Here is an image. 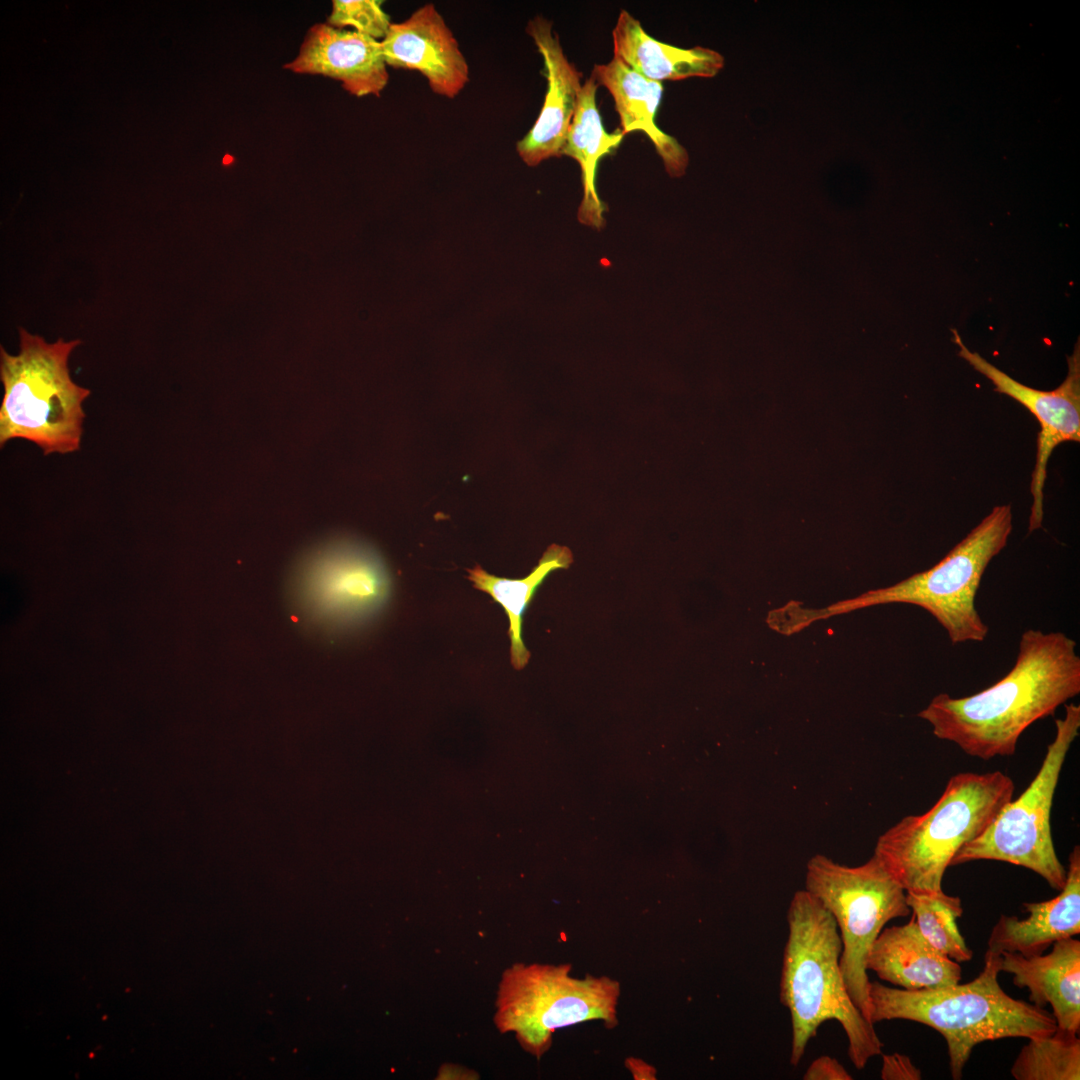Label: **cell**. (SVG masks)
<instances>
[{
	"instance_id": "obj_1",
	"label": "cell",
	"mask_w": 1080,
	"mask_h": 1080,
	"mask_svg": "<svg viewBox=\"0 0 1080 1080\" xmlns=\"http://www.w3.org/2000/svg\"><path fill=\"white\" fill-rule=\"evenodd\" d=\"M1080 693L1076 642L1063 632L1028 629L1013 668L971 696L940 693L917 716L933 734L983 760L1015 753L1022 733Z\"/></svg>"
},
{
	"instance_id": "obj_2",
	"label": "cell",
	"mask_w": 1080,
	"mask_h": 1080,
	"mask_svg": "<svg viewBox=\"0 0 1080 1080\" xmlns=\"http://www.w3.org/2000/svg\"><path fill=\"white\" fill-rule=\"evenodd\" d=\"M779 997L791 1017L790 1064L802 1060L822 1023L836 1020L857 1069L882 1054L874 1024L852 1001L840 969L842 943L832 914L808 891L795 892L787 912Z\"/></svg>"
},
{
	"instance_id": "obj_3",
	"label": "cell",
	"mask_w": 1080,
	"mask_h": 1080,
	"mask_svg": "<svg viewBox=\"0 0 1080 1080\" xmlns=\"http://www.w3.org/2000/svg\"><path fill=\"white\" fill-rule=\"evenodd\" d=\"M999 973L1000 954L986 951L983 970L965 984L905 990L870 982L869 1020H910L935 1029L946 1041L951 1076L959 1080L976 1045L1038 1038L1057 1028L1052 1013L1008 995L998 982Z\"/></svg>"
},
{
	"instance_id": "obj_4",
	"label": "cell",
	"mask_w": 1080,
	"mask_h": 1080,
	"mask_svg": "<svg viewBox=\"0 0 1080 1080\" xmlns=\"http://www.w3.org/2000/svg\"><path fill=\"white\" fill-rule=\"evenodd\" d=\"M1014 790L1013 780L999 770L958 773L928 811L884 832L874 856L905 892H939L954 856L987 829Z\"/></svg>"
},
{
	"instance_id": "obj_5",
	"label": "cell",
	"mask_w": 1080,
	"mask_h": 1080,
	"mask_svg": "<svg viewBox=\"0 0 1080 1080\" xmlns=\"http://www.w3.org/2000/svg\"><path fill=\"white\" fill-rule=\"evenodd\" d=\"M20 350L0 348V445L25 439L44 455L78 451L83 433V402L90 390L75 383L69 357L80 340L53 343L19 328Z\"/></svg>"
},
{
	"instance_id": "obj_6",
	"label": "cell",
	"mask_w": 1080,
	"mask_h": 1080,
	"mask_svg": "<svg viewBox=\"0 0 1080 1080\" xmlns=\"http://www.w3.org/2000/svg\"><path fill=\"white\" fill-rule=\"evenodd\" d=\"M1011 531V505L996 506L931 568L892 586L838 603L831 612L887 603L912 604L932 615L953 644L981 642L989 628L976 609V593L984 571L1006 546Z\"/></svg>"
},
{
	"instance_id": "obj_7",
	"label": "cell",
	"mask_w": 1080,
	"mask_h": 1080,
	"mask_svg": "<svg viewBox=\"0 0 1080 1080\" xmlns=\"http://www.w3.org/2000/svg\"><path fill=\"white\" fill-rule=\"evenodd\" d=\"M570 970V964L517 963L502 974L494 1023L501 1033L513 1032L538 1059L558 1029L590 1020H602L607 1028L618 1023L619 982L606 976L574 978Z\"/></svg>"
},
{
	"instance_id": "obj_8",
	"label": "cell",
	"mask_w": 1080,
	"mask_h": 1080,
	"mask_svg": "<svg viewBox=\"0 0 1080 1080\" xmlns=\"http://www.w3.org/2000/svg\"><path fill=\"white\" fill-rule=\"evenodd\" d=\"M805 890L835 919L842 943L840 969L847 991L870 1022L867 955L889 921L911 913L906 892L874 855L855 867L821 854L813 856L807 863Z\"/></svg>"
},
{
	"instance_id": "obj_9",
	"label": "cell",
	"mask_w": 1080,
	"mask_h": 1080,
	"mask_svg": "<svg viewBox=\"0 0 1080 1080\" xmlns=\"http://www.w3.org/2000/svg\"><path fill=\"white\" fill-rule=\"evenodd\" d=\"M1055 726V738L1029 786L1003 807L980 836L957 852L950 866L975 860L1002 861L1035 872L1056 890L1063 888L1066 869L1055 851L1050 818L1065 758L1079 734L1080 706L1065 704V716L1056 719Z\"/></svg>"
},
{
	"instance_id": "obj_10",
	"label": "cell",
	"mask_w": 1080,
	"mask_h": 1080,
	"mask_svg": "<svg viewBox=\"0 0 1080 1080\" xmlns=\"http://www.w3.org/2000/svg\"><path fill=\"white\" fill-rule=\"evenodd\" d=\"M292 583L302 612L334 627L373 617L391 593V578L381 556L366 543L348 537L311 548L295 567Z\"/></svg>"
},
{
	"instance_id": "obj_11",
	"label": "cell",
	"mask_w": 1080,
	"mask_h": 1080,
	"mask_svg": "<svg viewBox=\"0 0 1080 1080\" xmlns=\"http://www.w3.org/2000/svg\"><path fill=\"white\" fill-rule=\"evenodd\" d=\"M953 341L959 347L958 355L976 371L987 377L994 390L1007 395L1023 405L1037 419L1040 432L1037 439L1036 463L1032 473L1031 493L1033 504L1028 531L1041 528L1043 521V488L1047 462L1055 447L1063 442L1080 441V344L1077 341L1073 353L1067 358L1068 372L1064 381L1054 390L1042 391L1026 386L980 354L970 351L958 331L952 329Z\"/></svg>"
},
{
	"instance_id": "obj_12",
	"label": "cell",
	"mask_w": 1080,
	"mask_h": 1080,
	"mask_svg": "<svg viewBox=\"0 0 1080 1080\" xmlns=\"http://www.w3.org/2000/svg\"><path fill=\"white\" fill-rule=\"evenodd\" d=\"M381 46L387 66L419 71L438 95L454 98L469 80L458 41L432 3L392 23Z\"/></svg>"
},
{
	"instance_id": "obj_13",
	"label": "cell",
	"mask_w": 1080,
	"mask_h": 1080,
	"mask_svg": "<svg viewBox=\"0 0 1080 1080\" xmlns=\"http://www.w3.org/2000/svg\"><path fill=\"white\" fill-rule=\"evenodd\" d=\"M526 32L543 58L547 90L537 120L517 142L516 150L525 164L536 166L549 158L563 156L583 85L582 73L564 54L550 20L536 16L529 20Z\"/></svg>"
},
{
	"instance_id": "obj_14",
	"label": "cell",
	"mask_w": 1080,
	"mask_h": 1080,
	"mask_svg": "<svg viewBox=\"0 0 1080 1080\" xmlns=\"http://www.w3.org/2000/svg\"><path fill=\"white\" fill-rule=\"evenodd\" d=\"M284 67L339 80L358 97L379 96L389 79L381 41L325 23L308 30L298 56Z\"/></svg>"
},
{
	"instance_id": "obj_15",
	"label": "cell",
	"mask_w": 1080,
	"mask_h": 1080,
	"mask_svg": "<svg viewBox=\"0 0 1080 1080\" xmlns=\"http://www.w3.org/2000/svg\"><path fill=\"white\" fill-rule=\"evenodd\" d=\"M1028 913L1024 919L1001 915L987 941L988 952L1019 953L1023 956L1043 954L1056 941L1080 933V847L1074 846L1069 855L1066 880L1060 893L1042 902L1024 903Z\"/></svg>"
},
{
	"instance_id": "obj_16",
	"label": "cell",
	"mask_w": 1080,
	"mask_h": 1080,
	"mask_svg": "<svg viewBox=\"0 0 1080 1080\" xmlns=\"http://www.w3.org/2000/svg\"><path fill=\"white\" fill-rule=\"evenodd\" d=\"M1048 954L1023 956L1000 953V972L1013 975V983L1028 988L1032 1004L1052 1007L1057 1028L1078 1034L1080 1030V941L1069 937L1056 941Z\"/></svg>"
},
{
	"instance_id": "obj_17",
	"label": "cell",
	"mask_w": 1080,
	"mask_h": 1080,
	"mask_svg": "<svg viewBox=\"0 0 1080 1080\" xmlns=\"http://www.w3.org/2000/svg\"><path fill=\"white\" fill-rule=\"evenodd\" d=\"M866 969L905 990L954 985L960 982L962 971L958 962L925 939L913 914L904 925L882 929L869 950Z\"/></svg>"
},
{
	"instance_id": "obj_18",
	"label": "cell",
	"mask_w": 1080,
	"mask_h": 1080,
	"mask_svg": "<svg viewBox=\"0 0 1080 1080\" xmlns=\"http://www.w3.org/2000/svg\"><path fill=\"white\" fill-rule=\"evenodd\" d=\"M591 74L612 95L621 132L624 135L634 131L645 133L662 159L666 172L671 177L682 176L689 163L688 152L655 122L663 93L662 83L645 78L616 57L607 64L595 65Z\"/></svg>"
},
{
	"instance_id": "obj_19",
	"label": "cell",
	"mask_w": 1080,
	"mask_h": 1080,
	"mask_svg": "<svg viewBox=\"0 0 1080 1080\" xmlns=\"http://www.w3.org/2000/svg\"><path fill=\"white\" fill-rule=\"evenodd\" d=\"M612 38L614 57L654 81L713 77L724 65L717 51L701 46L683 49L654 39L626 10L620 12Z\"/></svg>"
},
{
	"instance_id": "obj_20",
	"label": "cell",
	"mask_w": 1080,
	"mask_h": 1080,
	"mask_svg": "<svg viewBox=\"0 0 1080 1080\" xmlns=\"http://www.w3.org/2000/svg\"><path fill=\"white\" fill-rule=\"evenodd\" d=\"M598 86L592 74L583 84L562 154L576 160L581 168L583 199L578 209V220L584 225L602 229L605 226L604 212L608 207L596 191L597 166L601 158L617 149L625 135L621 130L608 133L604 129L596 105Z\"/></svg>"
},
{
	"instance_id": "obj_21",
	"label": "cell",
	"mask_w": 1080,
	"mask_h": 1080,
	"mask_svg": "<svg viewBox=\"0 0 1080 1080\" xmlns=\"http://www.w3.org/2000/svg\"><path fill=\"white\" fill-rule=\"evenodd\" d=\"M573 557L567 547L553 544L544 552L539 563L523 579H507L491 575L480 566L468 569V579L473 587L489 594L505 610L509 619L510 658L512 666L520 670L530 659V652L522 639V618L536 590L553 571L567 569Z\"/></svg>"
},
{
	"instance_id": "obj_22",
	"label": "cell",
	"mask_w": 1080,
	"mask_h": 1080,
	"mask_svg": "<svg viewBox=\"0 0 1080 1080\" xmlns=\"http://www.w3.org/2000/svg\"><path fill=\"white\" fill-rule=\"evenodd\" d=\"M1010 1073L1016 1080H1079L1078 1034L1056 1028L1047 1036L1029 1038Z\"/></svg>"
},
{
	"instance_id": "obj_23",
	"label": "cell",
	"mask_w": 1080,
	"mask_h": 1080,
	"mask_svg": "<svg viewBox=\"0 0 1080 1080\" xmlns=\"http://www.w3.org/2000/svg\"><path fill=\"white\" fill-rule=\"evenodd\" d=\"M906 901L925 939L940 953L961 963L973 958V952L961 935L957 919L962 916L961 899L946 894L906 892Z\"/></svg>"
},
{
	"instance_id": "obj_24",
	"label": "cell",
	"mask_w": 1080,
	"mask_h": 1080,
	"mask_svg": "<svg viewBox=\"0 0 1080 1080\" xmlns=\"http://www.w3.org/2000/svg\"><path fill=\"white\" fill-rule=\"evenodd\" d=\"M382 3L378 0H334L327 24L340 29L352 27L357 32L382 41L392 24L389 15L382 9Z\"/></svg>"
},
{
	"instance_id": "obj_25",
	"label": "cell",
	"mask_w": 1080,
	"mask_h": 1080,
	"mask_svg": "<svg viewBox=\"0 0 1080 1080\" xmlns=\"http://www.w3.org/2000/svg\"><path fill=\"white\" fill-rule=\"evenodd\" d=\"M881 1078L883 1080H919L920 1070L910 1058L899 1054H885L882 1060Z\"/></svg>"
},
{
	"instance_id": "obj_26",
	"label": "cell",
	"mask_w": 1080,
	"mask_h": 1080,
	"mask_svg": "<svg viewBox=\"0 0 1080 1080\" xmlns=\"http://www.w3.org/2000/svg\"><path fill=\"white\" fill-rule=\"evenodd\" d=\"M804 1080H851L852 1076L835 1058L820 1056L803 1075Z\"/></svg>"
},
{
	"instance_id": "obj_27",
	"label": "cell",
	"mask_w": 1080,
	"mask_h": 1080,
	"mask_svg": "<svg viewBox=\"0 0 1080 1080\" xmlns=\"http://www.w3.org/2000/svg\"><path fill=\"white\" fill-rule=\"evenodd\" d=\"M626 1066L635 1079H655V1069L642 1060L635 1058L627 1059Z\"/></svg>"
}]
</instances>
